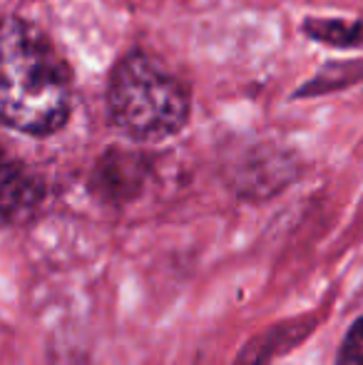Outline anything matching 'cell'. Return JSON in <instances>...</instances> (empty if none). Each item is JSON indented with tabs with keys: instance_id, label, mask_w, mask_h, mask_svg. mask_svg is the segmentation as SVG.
Here are the masks:
<instances>
[{
	"instance_id": "obj_1",
	"label": "cell",
	"mask_w": 363,
	"mask_h": 365,
	"mask_svg": "<svg viewBox=\"0 0 363 365\" xmlns=\"http://www.w3.org/2000/svg\"><path fill=\"white\" fill-rule=\"evenodd\" d=\"M0 115L33 137L58 132L70 115L68 65L35 25L15 15L0 35Z\"/></svg>"
},
{
	"instance_id": "obj_2",
	"label": "cell",
	"mask_w": 363,
	"mask_h": 365,
	"mask_svg": "<svg viewBox=\"0 0 363 365\" xmlns=\"http://www.w3.org/2000/svg\"><path fill=\"white\" fill-rule=\"evenodd\" d=\"M107 112L122 135L137 142L175 137L189 120V92L147 53H130L107 82Z\"/></svg>"
},
{
	"instance_id": "obj_3",
	"label": "cell",
	"mask_w": 363,
	"mask_h": 365,
	"mask_svg": "<svg viewBox=\"0 0 363 365\" xmlns=\"http://www.w3.org/2000/svg\"><path fill=\"white\" fill-rule=\"evenodd\" d=\"M145 174V159L132 152H110L95 172V184H100L102 194L110 197H127L137 192V184Z\"/></svg>"
},
{
	"instance_id": "obj_4",
	"label": "cell",
	"mask_w": 363,
	"mask_h": 365,
	"mask_svg": "<svg viewBox=\"0 0 363 365\" xmlns=\"http://www.w3.org/2000/svg\"><path fill=\"white\" fill-rule=\"evenodd\" d=\"M304 33L331 48H363V18H309L304 20Z\"/></svg>"
},
{
	"instance_id": "obj_5",
	"label": "cell",
	"mask_w": 363,
	"mask_h": 365,
	"mask_svg": "<svg viewBox=\"0 0 363 365\" xmlns=\"http://www.w3.org/2000/svg\"><path fill=\"white\" fill-rule=\"evenodd\" d=\"M38 197H40L38 182L15 162H5V169H3L5 221H13L15 212H23V209L33 207V204L38 202Z\"/></svg>"
},
{
	"instance_id": "obj_6",
	"label": "cell",
	"mask_w": 363,
	"mask_h": 365,
	"mask_svg": "<svg viewBox=\"0 0 363 365\" xmlns=\"http://www.w3.org/2000/svg\"><path fill=\"white\" fill-rule=\"evenodd\" d=\"M336 365H363V318H359L346 333Z\"/></svg>"
}]
</instances>
